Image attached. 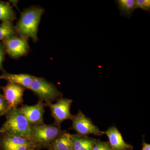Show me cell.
<instances>
[{
  "label": "cell",
  "instance_id": "2e32d148",
  "mask_svg": "<svg viewBox=\"0 0 150 150\" xmlns=\"http://www.w3.org/2000/svg\"><path fill=\"white\" fill-rule=\"evenodd\" d=\"M15 19V14L11 6L8 3L0 1V21L11 22Z\"/></svg>",
  "mask_w": 150,
  "mask_h": 150
},
{
  "label": "cell",
  "instance_id": "6da1fadb",
  "mask_svg": "<svg viewBox=\"0 0 150 150\" xmlns=\"http://www.w3.org/2000/svg\"><path fill=\"white\" fill-rule=\"evenodd\" d=\"M4 115L6 121L0 129V134L25 137L31 140L30 124L18 108H10Z\"/></svg>",
  "mask_w": 150,
  "mask_h": 150
},
{
  "label": "cell",
  "instance_id": "9c48e42d",
  "mask_svg": "<svg viewBox=\"0 0 150 150\" xmlns=\"http://www.w3.org/2000/svg\"><path fill=\"white\" fill-rule=\"evenodd\" d=\"M6 51L13 58H18L27 54L29 46L27 38L21 37H14L4 41Z\"/></svg>",
  "mask_w": 150,
  "mask_h": 150
},
{
  "label": "cell",
  "instance_id": "7c38bea8",
  "mask_svg": "<svg viewBox=\"0 0 150 150\" xmlns=\"http://www.w3.org/2000/svg\"><path fill=\"white\" fill-rule=\"evenodd\" d=\"M35 77L34 76L28 74L4 73L0 76V79L5 80L8 83L16 84L29 89L31 83Z\"/></svg>",
  "mask_w": 150,
  "mask_h": 150
},
{
  "label": "cell",
  "instance_id": "ba28073f",
  "mask_svg": "<svg viewBox=\"0 0 150 150\" xmlns=\"http://www.w3.org/2000/svg\"><path fill=\"white\" fill-rule=\"evenodd\" d=\"M3 96L10 108H18L23 103V97L25 88L16 84L8 83L1 87Z\"/></svg>",
  "mask_w": 150,
  "mask_h": 150
},
{
  "label": "cell",
  "instance_id": "5bb4252c",
  "mask_svg": "<svg viewBox=\"0 0 150 150\" xmlns=\"http://www.w3.org/2000/svg\"><path fill=\"white\" fill-rule=\"evenodd\" d=\"M73 140L72 150H92L96 139L88 136L71 134Z\"/></svg>",
  "mask_w": 150,
  "mask_h": 150
},
{
  "label": "cell",
  "instance_id": "52a82bcc",
  "mask_svg": "<svg viewBox=\"0 0 150 150\" xmlns=\"http://www.w3.org/2000/svg\"><path fill=\"white\" fill-rule=\"evenodd\" d=\"M45 103L40 99L34 105H23L18 108L19 110L25 116L30 125L44 123Z\"/></svg>",
  "mask_w": 150,
  "mask_h": 150
},
{
  "label": "cell",
  "instance_id": "8992f818",
  "mask_svg": "<svg viewBox=\"0 0 150 150\" xmlns=\"http://www.w3.org/2000/svg\"><path fill=\"white\" fill-rule=\"evenodd\" d=\"M72 125L71 129L76 132L77 134L82 136H88L90 134L97 136H101L104 134L103 131H100L94 124L90 118L87 117L82 111L79 110L71 119Z\"/></svg>",
  "mask_w": 150,
  "mask_h": 150
},
{
  "label": "cell",
  "instance_id": "9a60e30c",
  "mask_svg": "<svg viewBox=\"0 0 150 150\" xmlns=\"http://www.w3.org/2000/svg\"><path fill=\"white\" fill-rule=\"evenodd\" d=\"M115 3L118 6L120 14L130 18L134 10L137 9L134 0H118Z\"/></svg>",
  "mask_w": 150,
  "mask_h": 150
},
{
  "label": "cell",
  "instance_id": "4fadbf2b",
  "mask_svg": "<svg viewBox=\"0 0 150 150\" xmlns=\"http://www.w3.org/2000/svg\"><path fill=\"white\" fill-rule=\"evenodd\" d=\"M48 150H72L71 134L67 131L59 136L48 147Z\"/></svg>",
  "mask_w": 150,
  "mask_h": 150
},
{
  "label": "cell",
  "instance_id": "44dd1931",
  "mask_svg": "<svg viewBox=\"0 0 150 150\" xmlns=\"http://www.w3.org/2000/svg\"><path fill=\"white\" fill-rule=\"evenodd\" d=\"M4 59V53L2 43H0V70L3 69V62Z\"/></svg>",
  "mask_w": 150,
  "mask_h": 150
},
{
  "label": "cell",
  "instance_id": "484cf974",
  "mask_svg": "<svg viewBox=\"0 0 150 150\" xmlns=\"http://www.w3.org/2000/svg\"></svg>",
  "mask_w": 150,
  "mask_h": 150
},
{
  "label": "cell",
  "instance_id": "30bf717a",
  "mask_svg": "<svg viewBox=\"0 0 150 150\" xmlns=\"http://www.w3.org/2000/svg\"><path fill=\"white\" fill-rule=\"evenodd\" d=\"M21 146H27L36 149L32 141L27 138L0 134V149L2 150Z\"/></svg>",
  "mask_w": 150,
  "mask_h": 150
},
{
  "label": "cell",
  "instance_id": "5b68a950",
  "mask_svg": "<svg viewBox=\"0 0 150 150\" xmlns=\"http://www.w3.org/2000/svg\"><path fill=\"white\" fill-rule=\"evenodd\" d=\"M73 101L72 100L69 98L62 97L54 103H45V105L50 108L55 125L61 127V124L64 121L72 119L74 115L71 114L70 110Z\"/></svg>",
  "mask_w": 150,
  "mask_h": 150
},
{
  "label": "cell",
  "instance_id": "603a6c76",
  "mask_svg": "<svg viewBox=\"0 0 150 150\" xmlns=\"http://www.w3.org/2000/svg\"><path fill=\"white\" fill-rule=\"evenodd\" d=\"M141 150H150V145L144 141L142 143V148Z\"/></svg>",
  "mask_w": 150,
  "mask_h": 150
},
{
  "label": "cell",
  "instance_id": "8fae6325",
  "mask_svg": "<svg viewBox=\"0 0 150 150\" xmlns=\"http://www.w3.org/2000/svg\"><path fill=\"white\" fill-rule=\"evenodd\" d=\"M108 137L109 143L113 150H131L133 146L125 142L122 134L115 126H111L104 131Z\"/></svg>",
  "mask_w": 150,
  "mask_h": 150
},
{
  "label": "cell",
  "instance_id": "ac0fdd59",
  "mask_svg": "<svg viewBox=\"0 0 150 150\" xmlns=\"http://www.w3.org/2000/svg\"><path fill=\"white\" fill-rule=\"evenodd\" d=\"M92 150H113L108 142H101L96 140Z\"/></svg>",
  "mask_w": 150,
  "mask_h": 150
},
{
  "label": "cell",
  "instance_id": "d4e9b609",
  "mask_svg": "<svg viewBox=\"0 0 150 150\" xmlns=\"http://www.w3.org/2000/svg\"><path fill=\"white\" fill-rule=\"evenodd\" d=\"M2 95L1 94V93H0V96H1Z\"/></svg>",
  "mask_w": 150,
  "mask_h": 150
},
{
  "label": "cell",
  "instance_id": "cb8c5ba5",
  "mask_svg": "<svg viewBox=\"0 0 150 150\" xmlns=\"http://www.w3.org/2000/svg\"><path fill=\"white\" fill-rule=\"evenodd\" d=\"M30 150H37V149H32Z\"/></svg>",
  "mask_w": 150,
  "mask_h": 150
},
{
  "label": "cell",
  "instance_id": "3957f363",
  "mask_svg": "<svg viewBox=\"0 0 150 150\" xmlns=\"http://www.w3.org/2000/svg\"><path fill=\"white\" fill-rule=\"evenodd\" d=\"M43 11V9L39 8H33L24 11L16 26V32L21 37L31 38L33 41H37L38 25Z\"/></svg>",
  "mask_w": 150,
  "mask_h": 150
},
{
  "label": "cell",
  "instance_id": "e0dca14e",
  "mask_svg": "<svg viewBox=\"0 0 150 150\" xmlns=\"http://www.w3.org/2000/svg\"><path fill=\"white\" fill-rule=\"evenodd\" d=\"M16 30L11 22H3L0 25V40H7L15 36Z\"/></svg>",
  "mask_w": 150,
  "mask_h": 150
},
{
  "label": "cell",
  "instance_id": "ffe728a7",
  "mask_svg": "<svg viewBox=\"0 0 150 150\" xmlns=\"http://www.w3.org/2000/svg\"><path fill=\"white\" fill-rule=\"evenodd\" d=\"M136 7L144 10L149 11L150 9L149 0H136L135 1Z\"/></svg>",
  "mask_w": 150,
  "mask_h": 150
},
{
  "label": "cell",
  "instance_id": "7a4b0ae2",
  "mask_svg": "<svg viewBox=\"0 0 150 150\" xmlns=\"http://www.w3.org/2000/svg\"><path fill=\"white\" fill-rule=\"evenodd\" d=\"M65 131L62 130L61 127L54 123L30 125L31 140L37 150L48 149L54 141Z\"/></svg>",
  "mask_w": 150,
  "mask_h": 150
},
{
  "label": "cell",
  "instance_id": "d6986e66",
  "mask_svg": "<svg viewBox=\"0 0 150 150\" xmlns=\"http://www.w3.org/2000/svg\"><path fill=\"white\" fill-rule=\"evenodd\" d=\"M10 109V108L3 96H0V117L5 115Z\"/></svg>",
  "mask_w": 150,
  "mask_h": 150
},
{
  "label": "cell",
  "instance_id": "277c9868",
  "mask_svg": "<svg viewBox=\"0 0 150 150\" xmlns=\"http://www.w3.org/2000/svg\"><path fill=\"white\" fill-rule=\"evenodd\" d=\"M30 90L45 103L53 102L63 96L56 86L44 79L35 77L30 85Z\"/></svg>",
  "mask_w": 150,
  "mask_h": 150
},
{
  "label": "cell",
  "instance_id": "7402d4cb",
  "mask_svg": "<svg viewBox=\"0 0 150 150\" xmlns=\"http://www.w3.org/2000/svg\"><path fill=\"white\" fill-rule=\"evenodd\" d=\"M34 149V148L31 147L27 146H21L13 148V149L4 150H30Z\"/></svg>",
  "mask_w": 150,
  "mask_h": 150
}]
</instances>
